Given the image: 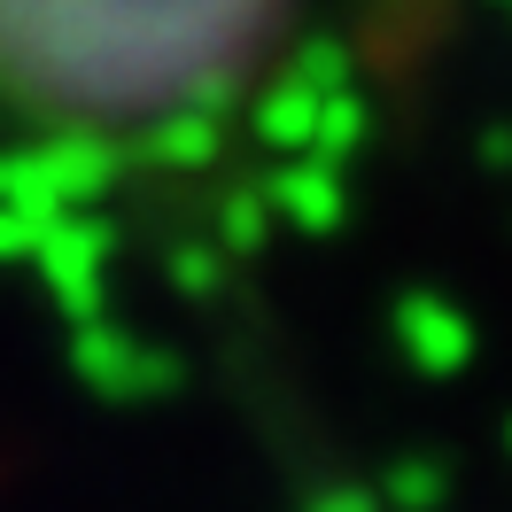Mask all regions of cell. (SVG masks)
I'll return each instance as SVG.
<instances>
[{"instance_id": "cell-1", "label": "cell", "mask_w": 512, "mask_h": 512, "mask_svg": "<svg viewBox=\"0 0 512 512\" xmlns=\"http://www.w3.org/2000/svg\"><path fill=\"white\" fill-rule=\"evenodd\" d=\"M311 0H0V117L63 148H163L264 86Z\"/></svg>"}]
</instances>
